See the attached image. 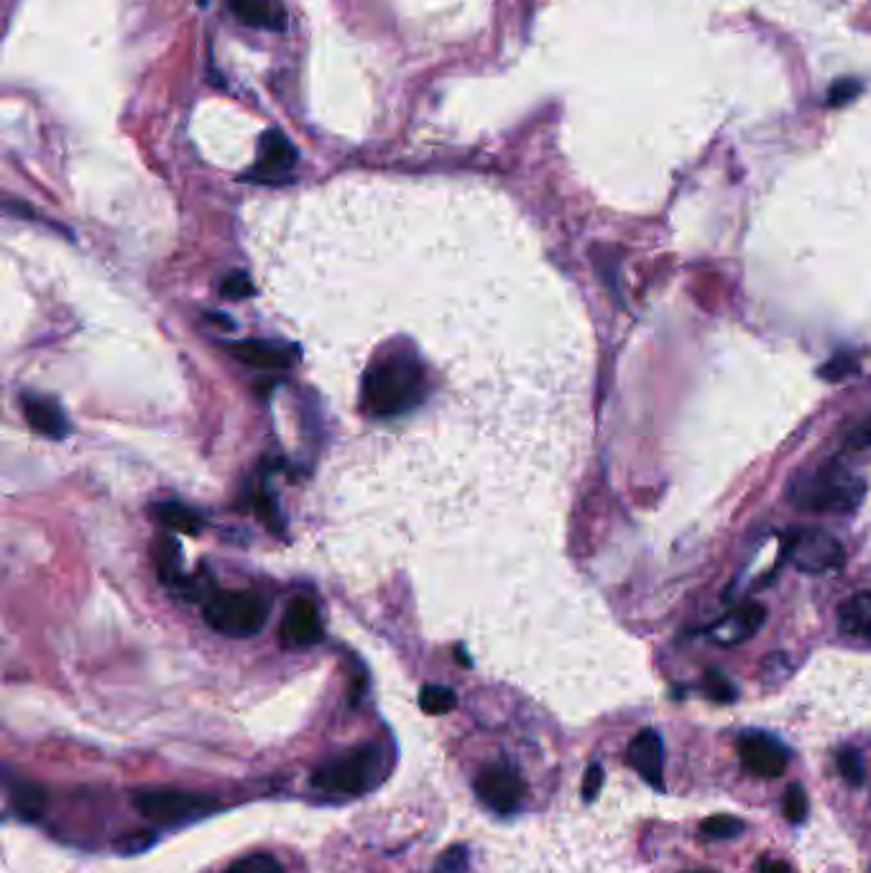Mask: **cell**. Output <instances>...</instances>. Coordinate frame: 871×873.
Masks as SVG:
<instances>
[{
  "label": "cell",
  "mask_w": 871,
  "mask_h": 873,
  "mask_svg": "<svg viewBox=\"0 0 871 873\" xmlns=\"http://www.w3.org/2000/svg\"><path fill=\"white\" fill-rule=\"evenodd\" d=\"M760 873H792V871L785 861H764L760 865Z\"/></svg>",
  "instance_id": "4dcf8cb0"
},
{
  "label": "cell",
  "mask_w": 871,
  "mask_h": 873,
  "mask_svg": "<svg viewBox=\"0 0 871 873\" xmlns=\"http://www.w3.org/2000/svg\"><path fill=\"white\" fill-rule=\"evenodd\" d=\"M424 397V376L412 355H386L363 378V409L370 416H401Z\"/></svg>",
  "instance_id": "6da1fadb"
},
{
  "label": "cell",
  "mask_w": 871,
  "mask_h": 873,
  "mask_svg": "<svg viewBox=\"0 0 871 873\" xmlns=\"http://www.w3.org/2000/svg\"><path fill=\"white\" fill-rule=\"evenodd\" d=\"M787 559L800 573L823 575L844 565V546L823 529H800L787 539Z\"/></svg>",
  "instance_id": "8992f818"
},
{
  "label": "cell",
  "mask_w": 871,
  "mask_h": 873,
  "mask_svg": "<svg viewBox=\"0 0 871 873\" xmlns=\"http://www.w3.org/2000/svg\"><path fill=\"white\" fill-rule=\"evenodd\" d=\"M466 871H468V850L463 846H456L445 850L432 873H466Z\"/></svg>",
  "instance_id": "d4e9b609"
},
{
  "label": "cell",
  "mask_w": 871,
  "mask_h": 873,
  "mask_svg": "<svg viewBox=\"0 0 871 873\" xmlns=\"http://www.w3.org/2000/svg\"><path fill=\"white\" fill-rule=\"evenodd\" d=\"M836 764H838L840 777H844L848 784H851V787H861L863 784V762H861V756L856 754L854 748L840 751L838 758H836Z\"/></svg>",
  "instance_id": "603a6c76"
},
{
  "label": "cell",
  "mask_w": 871,
  "mask_h": 873,
  "mask_svg": "<svg viewBox=\"0 0 871 873\" xmlns=\"http://www.w3.org/2000/svg\"><path fill=\"white\" fill-rule=\"evenodd\" d=\"M11 800L16 802L21 815L36 817L42 815L44 802H47V792H44L39 784H32V781H19V784L11 789Z\"/></svg>",
  "instance_id": "d6986e66"
},
{
  "label": "cell",
  "mask_w": 871,
  "mask_h": 873,
  "mask_svg": "<svg viewBox=\"0 0 871 873\" xmlns=\"http://www.w3.org/2000/svg\"><path fill=\"white\" fill-rule=\"evenodd\" d=\"M838 624L846 634L871 639V593H856L838 609Z\"/></svg>",
  "instance_id": "2e32d148"
},
{
  "label": "cell",
  "mask_w": 871,
  "mask_h": 873,
  "mask_svg": "<svg viewBox=\"0 0 871 873\" xmlns=\"http://www.w3.org/2000/svg\"><path fill=\"white\" fill-rule=\"evenodd\" d=\"M223 873H286L279 858L271 853H251L233 861Z\"/></svg>",
  "instance_id": "44dd1931"
},
{
  "label": "cell",
  "mask_w": 871,
  "mask_h": 873,
  "mask_svg": "<svg viewBox=\"0 0 871 873\" xmlns=\"http://www.w3.org/2000/svg\"><path fill=\"white\" fill-rule=\"evenodd\" d=\"M269 618V605L261 595L248 590H228V593L212 595L204 603V621L217 634L231 639H251L263 628Z\"/></svg>",
  "instance_id": "277c9868"
},
{
  "label": "cell",
  "mask_w": 871,
  "mask_h": 873,
  "mask_svg": "<svg viewBox=\"0 0 871 873\" xmlns=\"http://www.w3.org/2000/svg\"><path fill=\"white\" fill-rule=\"evenodd\" d=\"M764 624V609L760 603H744L739 609H733L731 613H726L721 621H716L710 626L708 636L714 639L718 647H739L752 639V636L760 632Z\"/></svg>",
  "instance_id": "7c38bea8"
},
{
  "label": "cell",
  "mask_w": 871,
  "mask_h": 873,
  "mask_svg": "<svg viewBox=\"0 0 871 873\" xmlns=\"http://www.w3.org/2000/svg\"><path fill=\"white\" fill-rule=\"evenodd\" d=\"M863 498V481L848 473L844 465L831 462L810 473L795 477L790 485V500L795 506L815 514H846L854 511Z\"/></svg>",
  "instance_id": "3957f363"
},
{
  "label": "cell",
  "mask_w": 871,
  "mask_h": 873,
  "mask_svg": "<svg viewBox=\"0 0 871 873\" xmlns=\"http://www.w3.org/2000/svg\"><path fill=\"white\" fill-rule=\"evenodd\" d=\"M231 351L240 363L259 370H282L292 363V355L286 353V347L263 343V340H244V343L231 345Z\"/></svg>",
  "instance_id": "5bb4252c"
},
{
  "label": "cell",
  "mask_w": 871,
  "mask_h": 873,
  "mask_svg": "<svg viewBox=\"0 0 871 873\" xmlns=\"http://www.w3.org/2000/svg\"><path fill=\"white\" fill-rule=\"evenodd\" d=\"M131 802L136 812L141 817L151 819V823L158 825H181V823H192V819L208 817L210 812H215L221 804L210 797L197 794V792H185V789H172V787H146V789H136L131 794Z\"/></svg>",
  "instance_id": "5b68a950"
},
{
  "label": "cell",
  "mask_w": 871,
  "mask_h": 873,
  "mask_svg": "<svg viewBox=\"0 0 871 873\" xmlns=\"http://www.w3.org/2000/svg\"><path fill=\"white\" fill-rule=\"evenodd\" d=\"M386 754L376 743H361V746L348 748L340 756H332L322 762L313 771L315 789H322L328 794H366L378 787L386 777Z\"/></svg>",
  "instance_id": "7a4b0ae2"
},
{
  "label": "cell",
  "mask_w": 871,
  "mask_h": 873,
  "mask_svg": "<svg viewBox=\"0 0 871 873\" xmlns=\"http://www.w3.org/2000/svg\"><path fill=\"white\" fill-rule=\"evenodd\" d=\"M856 370V363L851 358H846V355H838V358H833L828 366L821 368V376L825 381H844Z\"/></svg>",
  "instance_id": "83f0119b"
},
{
  "label": "cell",
  "mask_w": 871,
  "mask_h": 873,
  "mask_svg": "<svg viewBox=\"0 0 871 873\" xmlns=\"http://www.w3.org/2000/svg\"><path fill=\"white\" fill-rule=\"evenodd\" d=\"M706 693L708 697H714L716 703H733L737 700V687L731 685L723 674L708 672L706 674Z\"/></svg>",
  "instance_id": "484cf974"
},
{
  "label": "cell",
  "mask_w": 871,
  "mask_h": 873,
  "mask_svg": "<svg viewBox=\"0 0 871 873\" xmlns=\"http://www.w3.org/2000/svg\"><path fill=\"white\" fill-rule=\"evenodd\" d=\"M475 797L496 815H511L525 800V781L509 764H486L473 779Z\"/></svg>",
  "instance_id": "52a82bcc"
},
{
  "label": "cell",
  "mask_w": 871,
  "mask_h": 873,
  "mask_svg": "<svg viewBox=\"0 0 871 873\" xmlns=\"http://www.w3.org/2000/svg\"><path fill=\"white\" fill-rule=\"evenodd\" d=\"M297 158L299 154L294 149V143L274 128V131L261 135L259 156H256L254 169L246 177L251 181H259V185H279V181H286V177L294 172Z\"/></svg>",
  "instance_id": "ba28073f"
},
{
  "label": "cell",
  "mask_w": 871,
  "mask_h": 873,
  "mask_svg": "<svg viewBox=\"0 0 871 873\" xmlns=\"http://www.w3.org/2000/svg\"><path fill=\"white\" fill-rule=\"evenodd\" d=\"M24 414H26V422L32 424V427L44 437L62 439V437H67V432H70L62 409H59L55 401L24 397Z\"/></svg>",
  "instance_id": "9a60e30c"
},
{
  "label": "cell",
  "mask_w": 871,
  "mask_h": 873,
  "mask_svg": "<svg viewBox=\"0 0 871 873\" xmlns=\"http://www.w3.org/2000/svg\"><path fill=\"white\" fill-rule=\"evenodd\" d=\"M202 3H204V0H202Z\"/></svg>",
  "instance_id": "1f68e13d"
},
{
  "label": "cell",
  "mask_w": 871,
  "mask_h": 873,
  "mask_svg": "<svg viewBox=\"0 0 871 873\" xmlns=\"http://www.w3.org/2000/svg\"><path fill=\"white\" fill-rule=\"evenodd\" d=\"M603 787V766L601 764H590L586 777H582V800L593 802L598 792Z\"/></svg>",
  "instance_id": "f1b7e54d"
},
{
  "label": "cell",
  "mask_w": 871,
  "mask_h": 873,
  "mask_svg": "<svg viewBox=\"0 0 871 873\" xmlns=\"http://www.w3.org/2000/svg\"><path fill=\"white\" fill-rule=\"evenodd\" d=\"M851 445L856 447H871V416L863 424L856 427V432L851 435Z\"/></svg>",
  "instance_id": "f546056e"
},
{
  "label": "cell",
  "mask_w": 871,
  "mask_h": 873,
  "mask_svg": "<svg viewBox=\"0 0 871 873\" xmlns=\"http://www.w3.org/2000/svg\"><path fill=\"white\" fill-rule=\"evenodd\" d=\"M154 514L158 523H164L166 529L177 531V534H197V531H200V516H197L192 508L174 504V500L156 506Z\"/></svg>",
  "instance_id": "ac0fdd59"
},
{
  "label": "cell",
  "mask_w": 871,
  "mask_h": 873,
  "mask_svg": "<svg viewBox=\"0 0 871 873\" xmlns=\"http://www.w3.org/2000/svg\"><path fill=\"white\" fill-rule=\"evenodd\" d=\"M322 641L320 611L307 598H297L284 613L282 644L286 649H307Z\"/></svg>",
  "instance_id": "8fae6325"
},
{
  "label": "cell",
  "mask_w": 871,
  "mask_h": 873,
  "mask_svg": "<svg viewBox=\"0 0 871 873\" xmlns=\"http://www.w3.org/2000/svg\"><path fill=\"white\" fill-rule=\"evenodd\" d=\"M223 294H225V297H231V299L251 297V294H254L251 279H248L246 273H240V271L231 273V276L223 281Z\"/></svg>",
  "instance_id": "4316f807"
},
{
  "label": "cell",
  "mask_w": 871,
  "mask_h": 873,
  "mask_svg": "<svg viewBox=\"0 0 871 873\" xmlns=\"http://www.w3.org/2000/svg\"><path fill=\"white\" fill-rule=\"evenodd\" d=\"M626 762L644 781H647L651 789L662 792L664 789V774H662L664 746H662L660 733L651 731V728L636 733L626 748Z\"/></svg>",
  "instance_id": "30bf717a"
},
{
  "label": "cell",
  "mask_w": 871,
  "mask_h": 873,
  "mask_svg": "<svg viewBox=\"0 0 871 873\" xmlns=\"http://www.w3.org/2000/svg\"><path fill=\"white\" fill-rule=\"evenodd\" d=\"M154 557L158 567V577L166 586H185V577H181V552L179 544L169 536H158V542L154 546Z\"/></svg>",
  "instance_id": "e0dca14e"
},
{
  "label": "cell",
  "mask_w": 871,
  "mask_h": 873,
  "mask_svg": "<svg viewBox=\"0 0 871 873\" xmlns=\"http://www.w3.org/2000/svg\"><path fill=\"white\" fill-rule=\"evenodd\" d=\"M739 758L754 777H769L777 779L779 774L787 769L790 762V751H787L777 739H772L767 733H746L741 735L737 743Z\"/></svg>",
  "instance_id": "9c48e42d"
},
{
  "label": "cell",
  "mask_w": 871,
  "mask_h": 873,
  "mask_svg": "<svg viewBox=\"0 0 871 873\" xmlns=\"http://www.w3.org/2000/svg\"><path fill=\"white\" fill-rule=\"evenodd\" d=\"M456 705H458V697L450 687H443V685L422 687L420 708L424 712H429V716H445V712L456 710Z\"/></svg>",
  "instance_id": "ffe728a7"
},
{
  "label": "cell",
  "mask_w": 871,
  "mask_h": 873,
  "mask_svg": "<svg viewBox=\"0 0 871 873\" xmlns=\"http://www.w3.org/2000/svg\"><path fill=\"white\" fill-rule=\"evenodd\" d=\"M785 815L790 823L800 825L808 815V794L802 784H790L785 792Z\"/></svg>",
  "instance_id": "cb8c5ba5"
},
{
  "label": "cell",
  "mask_w": 871,
  "mask_h": 873,
  "mask_svg": "<svg viewBox=\"0 0 871 873\" xmlns=\"http://www.w3.org/2000/svg\"><path fill=\"white\" fill-rule=\"evenodd\" d=\"M744 827H746L744 819H739L733 815H714L701 825V830L710 840H729V838H737V835L744 833Z\"/></svg>",
  "instance_id": "7402d4cb"
},
{
  "label": "cell",
  "mask_w": 871,
  "mask_h": 873,
  "mask_svg": "<svg viewBox=\"0 0 871 873\" xmlns=\"http://www.w3.org/2000/svg\"><path fill=\"white\" fill-rule=\"evenodd\" d=\"M228 9L240 24L263 32H284L286 13L279 0H228Z\"/></svg>",
  "instance_id": "4fadbf2b"
}]
</instances>
